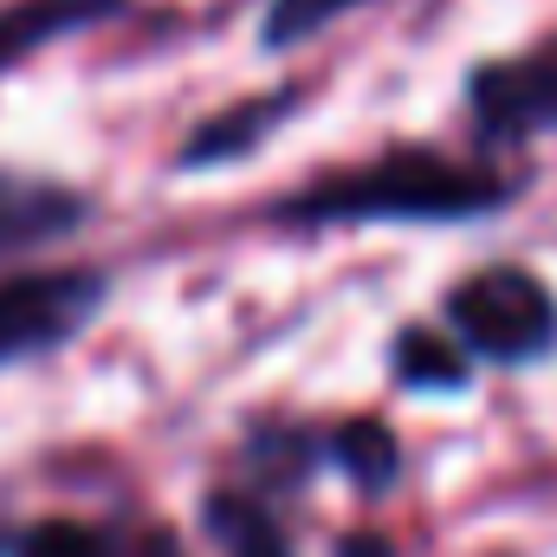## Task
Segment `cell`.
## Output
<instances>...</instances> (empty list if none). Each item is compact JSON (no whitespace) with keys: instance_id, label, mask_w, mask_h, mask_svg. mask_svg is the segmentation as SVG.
Segmentation results:
<instances>
[{"instance_id":"6da1fadb","label":"cell","mask_w":557,"mask_h":557,"mask_svg":"<svg viewBox=\"0 0 557 557\" xmlns=\"http://www.w3.org/2000/svg\"><path fill=\"white\" fill-rule=\"evenodd\" d=\"M519 195V175L441 156L428 143H396L376 162L324 169L273 208L278 227H434V221H486Z\"/></svg>"},{"instance_id":"7a4b0ae2","label":"cell","mask_w":557,"mask_h":557,"mask_svg":"<svg viewBox=\"0 0 557 557\" xmlns=\"http://www.w3.org/2000/svg\"><path fill=\"white\" fill-rule=\"evenodd\" d=\"M447 324L460 350L486 363H539L557 350V298L525 267H480L447 292Z\"/></svg>"},{"instance_id":"3957f363","label":"cell","mask_w":557,"mask_h":557,"mask_svg":"<svg viewBox=\"0 0 557 557\" xmlns=\"http://www.w3.org/2000/svg\"><path fill=\"white\" fill-rule=\"evenodd\" d=\"M467 111H473V137L486 149H525L532 137L557 131V33L539 39L532 52L473 65Z\"/></svg>"},{"instance_id":"277c9868","label":"cell","mask_w":557,"mask_h":557,"mask_svg":"<svg viewBox=\"0 0 557 557\" xmlns=\"http://www.w3.org/2000/svg\"><path fill=\"white\" fill-rule=\"evenodd\" d=\"M98 305H104V273L91 267L0 278V363H26L72 344L98 318Z\"/></svg>"},{"instance_id":"5b68a950","label":"cell","mask_w":557,"mask_h":557,"mask_svg":"<svg viewBox=\"0 0 557 557\" xmlns=\"http://www.w3.org/2000/svg\"><path fill=\"white\" fill-rule=\"evenodd\" d=\"M91 221V201L52 175H26V169H0V267L39 247L72 240Z\"/></svg>"},{"instance_id":"8992f818","label":"cell","mask_w":557,"mask_h":557,"mask_svg":"<svg viewBox=\"0 0 557 557\" xmlns=\"http://www.w3.org/2000/svg\"><path fill=\"white\" fill-rule=\"evenodd\" d=\"M292 111H298V91H267V98L227 104L221 117H208L201 131H188V143H182V169H221V162L253 156Z\"/></svg>"},{"instance_id":"52a82bcc","label":"cell","mask_w":557,"mask_h":557,"mask_svg":"<svg viewBox=\"0 0 557 557\" xmlns=\"http://www.w3.org/2000/svg\"><path fill=\"white\" fill-rule=\"evenodd\" d=\"M117 7H124V0H13V7H0V78H7L13 65H26L39 46L111 20Z\"/></svg>"},{"instance_id":"ba28073f","label":"cell","mask_w":557,"mask_h":557,"mask_svg":"<svg viewBox=\"0 0 557 557\" xmlns=\"http://www.w3.org/2000/svg\"><path fill=\"white\" fill-rule=\"evenodd\" d=\"M208 532L221 539L227 557H292L285 539H278V525L267 519V506H253L240 493H214L208 499Z\"/></svg>"},{"instance_id":"9c48e42d","label":"cell","mask_w":557,"mask_h":557,"mask_svg":"<svg viewBox=\"0 0 557 557\" xmlns=\"http://www.w3.org/2000/svg\"><path fill=\"white\" fill-rule=\"evenodd\" d=\"M331 454H337L344 473H350L357 486H370V493H383V486L396 480V441H389L383 421H350V428H337V434H331Z\"/></svg>"},{"instance_id":"30bf717a","label":"cell","mask_w":557,"mask_h":557,"mask_svg":"<svg viewBox=\"0 0 557 557\" xmlns=\"http://www.w3.org/2000/svg\"><path fill=\"white\" fill-rule=\"evenodd\" d=\"M396 383H409V389H467V357L447 350L428 331H403L396 337Z\"/></svg>"},{"instance_id":"8fae6325","label":"cell","mask_w":557,"mask_h":557,"mask_svg":"<svg viewBox=\"0 0 557 557\" xmlns=\"http://www.w3.org/2000/svg\"><path fill=\"white\" fill-rule=\"evenodd\" d=\"M357 7H370V0H267V20H260V39L285 52V46H305L311 33H324L331 20H344V13H357Z\"/></svg>"},{"instance_id":"7c38bea8","label":"cell","mask_w":557,"mask_h":557,"mask_svg":"<svg viewBox=\"0 0 557 557\" xmlns=\"http://www.w3.org/2000/svg\"><path fill=\"white\" fill-rule=\"evenodd\" d=\"M13 557H117V539L98 525H72V519H46L33 532L13 539Z\"/></svg>"},{"instance_id":"4fadbf2b","label":"cell","mask_w":557,"mask_h":557,"mask_svg":"<svg viewBox=\"0 0 557 557\" xmlns=\"http://www.w3.org/2000/svg\"><path fill=\"white\" fill-rule=\"evenodd\" d=\"M117 557H182V545H175L169 532H143V539H124Z\"/></svg>"}]
</instances>
